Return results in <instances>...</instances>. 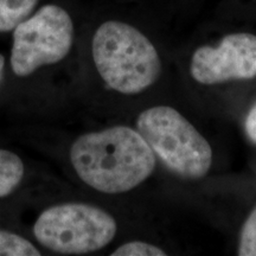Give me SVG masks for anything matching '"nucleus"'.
Segmentation results:
<instances>
[{
  "mask_svg": "<svg viewBox=\"0 0 256 256\" xmlns=\"http://www.w3.org/2000/svg\"><path fill=\"white\" fill-rule=\"evenodd\" d=\"M69 156L83 183L108 194L139 186L156 165L154 152L142 134L127 126L83 134L72 142Z\"/></svg>",
  "mask_w": 256,
  "mask_h": 256,
  "instance_id": "f257e3e1",
  "label": "nucleus"
},
{
  "mask_svg": "<svg viewBox=\"0 0 256 256\" xmlns=\"http://www.w3.org/2000/svg\"><path fill=\"white\" fill-rule=\"evenodd\" d=\"M92 55L107 87L124 95L145 92L162 74V60L152 42L124 22L107 20L96 28Z\"/></svg>",
  "mask_w": 256,
  "mask_h": 256,
  "instance_id": "f03ea898",
  "label": "nucleus"
},
{
  "mask_svg": "<svg viewBox=\"0 0 256 256\" xmlns=\"http://www.w3.org/2000/svg\"><path fill=\"white\" fill-rule=\"evenodd\" d=\"M136 130L162 165L178 177L200 179L210 171V144L174 108L156 106L142 112Z\"/></svg>",
  "mask_w": 256,
  "mask_h": 256,
  "instance_id": "7ed1b4c3",
  "label": "nucleus"
},
{
  "mask_svg": "<svg viewBox=\"0 0 256 256\" xmlns=\"http://www.w3.org/2000/svg\"><path fill=\"white\" fill-rule=\"evenodd\" d=\"M118 232L110 212L87 203H63L38 216L34 235L44 248L60 255H84L104 249Z\"/></svg>",
  "mask_w": 256,
  "mask_h": 256,
  "instance_id": "20e7f679",
  "label": "nucleus"
},
{
  "mask_svg": "<svg viewBox=\"0 0 256 256\" xmlns=\"http://www.w3.org/2000/svg\"><path fill=\"white\" fill-rule=\"evenodd\" d=\"M74 22L69 12L56 4L42 6L14 30L12 72L26 78L44 66L60 63L74 44Z\"/></svg>",
  "mask_w": 256,
  "mask_h": 256,
  "instance_id": "39448f33",
  "label": "nucleus"
},
{
  "mask_svg": "<svg viewBox=\"0 0 256 256\" xmlns=\"http://www.w3.org/2000/svg\"><path fill=\"white\" fill-rule=\"evenodd\" d=\"M190 72L194 81L206 86L255 78L256 36L232 32L216 46H200L191 57Z\"/></svg>",
  "mask_w": 256,
  "mask_h": 256,
  "instance_id": "423d86ee",
  "label": "nucleus"
},
{
  "mask_svg": "<svg viewBox=\"0 0 256 256\" xmlns=\"http://www.w3.org/2000/svg\"><path fill=\"white\" fill-rule=\"evenodd\" d=\"M25 166L16 153L0 148V198L8 197L20 185Z\"/></svg>",
  "mask_w": 256,
  "mask_h": 256,
  "instance_id": "0eeeda50",
  "label": "nucleus"
},
{
  "mask_svg": "<svg viewBox=\"0 0 256 256\" xmlns=\"http://www.w3.org/2000/svg\"><path fill=\"white\" fill-rule=\"evenodd\" d=\"M38 0H0V34L14 31L34 14Z\"/></svg>",
  "mask_w": 256,
  "mask_h": 256,
  "instance_id": "6e6552de",
  "label": "nucleus"
},
{
  "mask_svg": "<svg viewBox=\"0 0 256 256\" xmlns=\"http://www.w3.org/2000/svg\"><path fill=\"white\" fill-rule=\"evenodd\" d=\"M28 240L8 230H0V256H40Z\"/></svg>",
  "mask_w": 256,
  "mask_h": 256,
  "instance_id": "1a4fd4ad",
  "label": "nucleus"
},
{
  "mask_svg": "<svg viewBox=\"0 0 256 256\" xmlns=\"http://www.w3.org/2000/svg\"><path fill=\"white\" fill-rule=\"evenodd\" d=\"M240 256H256V206L243 224L238 248Z\"/></svg>",
  "mask_w": 256,
  "mask_h": 256,
  "instance_id": "9d476101",
  "label": "nucleus"
},
{
  "mask_svg": "<svg viewBox=\"0 0 256 256\" xmlns=\"http://www.w3.org/2000/svg\"><path fill=\"white\" fill-rule=\"evenodd\" d=\"M112 256H165L162 248L142 241L127 242L110 254Z\"/></svg>",
  "mask_w": 256,
  "mask_h": 256,
  "instance_id": "9b49d317",
  "label": "nucleus"
},
{
  "mask_svg": "<svg viewBox=\"0 0 256 256\" xmlns=\"http://www.w3.org/2000/svg\"><path fill=\"white\" fill-rule=\"evenodd\" d=\"M244 130L248 139L256 145V104L248 112L244 120Z\"/></svg>",
  "mask_w": 256,
  "mask_h": 256,
  "instance_id": "f8f14e48",
  "label": "nucleus"
},
{
  "mask_svg": "<svg viewBox=\"0 0 256 256\" xmlns=\"http://www.w3.org/2000/svg\"><path fill=\"white\" fill-rule=\"evenodd\" d=\"M5 57L0 54V84H2V78H4V72H5Z\"/></svg>",
  "mask_w": 256,
  "mask_h": 256,
  "instance_id": "ddd939ff",
  "label": "nucleus"
}]
</instances>
